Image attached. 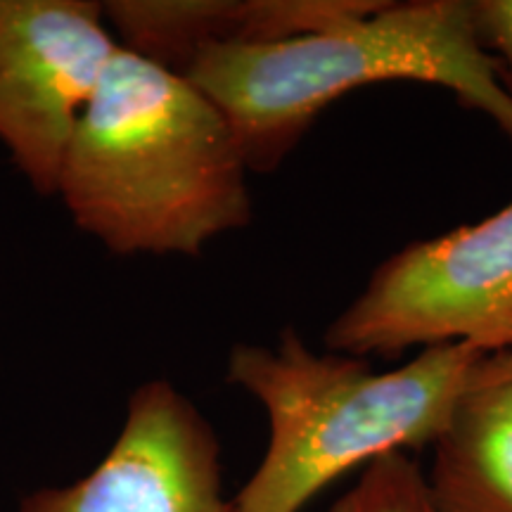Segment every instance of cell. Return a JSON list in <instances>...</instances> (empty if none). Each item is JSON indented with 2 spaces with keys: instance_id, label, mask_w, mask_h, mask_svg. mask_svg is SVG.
I'll list each match as a JSON object with an SVG mask.
<instances>
[{
  "instance_id": "cell-1",
  "label": "cell",
  "mask_w": 512,
  "mask_h": 512,
  "mask_svg": "<svg viewBox=\"0 0 512 512\" xmlns=\"http://www.w3.org/2000/svg\"><path fill=\"white\" fill-rule=\"evenodd\" d=\"M228 121L183 74L121 46L64 157L57 195L119 256H197L252 219Z\"/></svg>"
},
{
  "instance_id": "cell-2",
  "label": "cell",
  "mask_w": 512,
  "mask_h": 512,
  "mask_svg": "<svg viewBox=\"0 0 512 512\" xmlns=\"http://www.w3.org/2000/svg\"><path fill=\"white\" fill-rule=\"evenodd\" d=\"M226 117L249 171H273L332 102L392 81L441 86L512 138V91L472 0H373L328 29L202 46L178 67Z\"/></svg>"
},
{
  "instance_id": "cell-3",
  "label": "cell",
  "mask_w": 512,
  "mask_h": 512,
  "mask_svg": "<svg viewBox=\"0 0 512 512\" xmlns=\"http://www.w3.org/2000/svg\"><path fill=\"white\" fill-rule=\"evenodd\" d=\"M484 354L446 344L375 370L366 358L311 349L292 328L271 347L238 344L226 377L261 403L268 446L230 512H302L347 472L432 446Z\"/></svg>"
},
{
  "instance_id": "cell-4",
  "label": "cell",
  "mask_w": 512,
  "mask_h": 512,
  "mask_svg": "<svg viewBox=\"0 0 512 512\" xmlns=\"http://www.w3.org/2000/svg\"><path fill=\"white\" fill-rule=\"evenodd\" d=\"M446 344L512 347V200L389 256L325 332V349L356 358Z\"/></svg>"
},
{
  "instance_id": "cell-5",
  "label": "cell",
  "mask_w": 512,
  "mask_h": 512,
  "mask_svg": "<svg viewBox=\"0 0 512 512\" xmlns=\"http://www.w3.org/2000/svg\"><path fill=\"white\" fill-rule=\"evenodd\" d=\"M119 48L98 3L0 0V140L41 195Z\"/></svg>"
},
{
  "instance_id": "cell-6",
  "label": "cell",
  "mask_w": 512,
  "mask_h": 512,
  "mask_svg": "<svg viewBox=\"0 0 512 512\" xmlns=\"http://www.w3.org/2000/svg\"><path fill=\"white\" fill-rule=\"evenodd\" d=\"M17 512H230L219 439L174 384L145 382L107 456L72 484L31 491Z\"/></svg>"
},
{
  "instance_id": "cell-7",
  "label": "cell",
  "mask_w": 512,
  "mask_h": 512,
  "mask_svg": "<svg viewBox=\"0 0 512 512\" xmlns=\"http://www.w3.org/2000/svg\"><path fill=\"white\" fill-rule=\"evenodd\" d=\"M370 5L373 0H114L105 17L121 46L178 72L202 46L311 34Z\"/></svg>"
},
{
  "instance_id": "cell-8",
  "label": "cell",
  "mask_w": 512,
  "mask_h": 512,
  "mask_svg": "<svg viewBox=\"0 0 512 512\" xmlns=\"http://www.w3.org/2000/svg\"><path fill=\"white\" fill-rule=\"evenodd\" d=\"M432 451L439 512H512V349L479 358Z\"/></svg>"
},
{
  "instance_id": "cell-9",
  "label": "cell",
  "mask_w": 512,
  "mask_h": 512,
  "mask_svg": "<svg viewBox=\"0 0 512 512\" xmlns=\"http://www.w3.org/2000/svg\"><path fill=\"white\" fill-rule=\"evenodd\" d=\"M330 512H439L425 470L411 453H389L363 467L356 484Z\"/></svg>"
},
{
  "instance_id": "cell-10",
  "label": "cell",
  "mask_w": 512,
  "mask_h": 512,
  "mask_svg": "<svg viewBox=\"0 0 512 512\" xmlns=\"http://www.w3.org/2000/svg\"><path fill=\"white\" fill-rule=\"evenodd\" d=\"M477 34L496 62L512 91V0H472Z\"/></svg>"
},
{
  "instance_id": "cell-11",
  "label": "cell",
  "mask_w": 512,
  "mask_h": 512,
  "mask_svg": "<svg viewBox=\"0 0 512 512\" xmlns=\"http://www.w3.org/2000/svg\"><path fill=\"white\" fill-rule=\"evenodd\" d=\"M510 349H512V347H510Z\"/></svg>"
}]
</instances>
